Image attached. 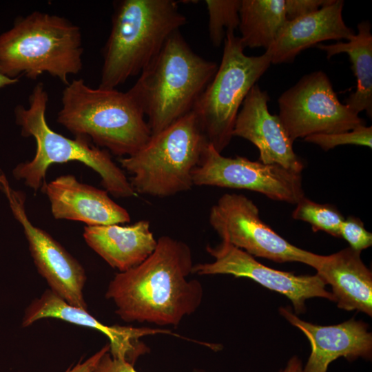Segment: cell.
Returning a JSON list of instances; mask_svg holds the SVG:
<instances>
[{"mask_svg":"<svg viewBox=\"0 0 372 372\" xmlns=\"http://www.w3.org/2000/svg\"><path fill=\"white\" fill-rule=\"evenodd\" d=\"M193 266L185 242L162 236L143 262L116 274L105 297L114 302L116 313L125 322L177 326L203 300L201 283L188 279Z\"/></svg>","mask_w":372,"mask_h":372,"instance_id":"6da1fadb","label":"cell"},{"mask_svg":"<svg viewBox=\"0 0 372 372\" xmlns=\"http://www.w3.org/2000/svg\"><path fill=\"white\" fill-rule=\"evenodd\" d=\"M218 65L195 53L174 32L127 92L148 118L152 135L192 111Z\"/></svg>","mask_w":372,"mask_h":372,"instance_id":"7a4b0ae2","label":"cell"},{"mask_svg":"<svg viewBox=\"0 0 372 372\" xmlns=\"http://www.w3.org/2000/svg\"><path fill=\"white\" fill-rule=\"evenodd\" d=\"M113 5L99 85L106 89L141 74L169 36L187 23L173 0H120Z\"/></svg>","mask_w":372,"mask_h":372,"instance_id":"3957f363","label":"cell"},{"mask_svg":"<svg viewBox=\"0 0 372 372\" xmlns=\"http://www.w3.org/2000/svg\"><path fill=\"white\" fill-rule=\"evenodd\" d=\"M48 103V92L43 83L39 82L29 96L28 107L19 105L14 109L21 135L32 136L36 142L35 155L31 161L19 163L14 167V178L37 192L45 182L46 172L51 165L79 161L100 175L101 185L113 196H136L130 180L112 161L108 151L94 146L87 137L69 138L50 127L45 117Z\"/></svg>","mask_w":372,"mask_h":372,"instance_id":"277c9868","label":"cell"},{"mask_svg":"<svg viewBox=\"0 0 372 372\" xmlns=\"http://www.w3.org/2000/svg\"><path fill=\"white\" fill-rule=\"evenodd\" d=\"M56 121L120 158L136 153L152 136L144 114L127 92L93 88L81 78L63 90Z\"/></svg>","mask_w":372,"mask_h":372,"instance_id":"5b68a950","label":"cell"},{"mask_svg":"<svg viewBox=\"0 0 372 372\" xmlns=\"http://www.w3.org/2000/svg\"><path fill=\"white\" fill-rule=\"evenodd\" d=\"M83 54L80 28L57 14L34 11L0 34V73L11 79L48 73L66 85L82 70Z\"/></svg>","mask_w":372,"mask_h":372,"instance_id":"8992f818","label":"cell"},{"mask_svg":"<svg viewBox=\"0 0 372 372\" xmlns=\"http://www.w3.org/2000/svg\"><path fill=\"white\" fill-rule=\"evenodd\" d=\"M208 143L191 111L118 161L132 174L129 180L136 194L169 197L192 189V172Z\"/></svg>","mask_w":372,"mask_h":372,"instance_id":"52a82bcc","label":"cell"},{"mask_svg":"<svg viewBox=\"0 0 372 372\" xmlns=\"http://www.w3.org/2000/svg\"><path fill=\"white\" fill-rule=\"evenodd\" d=\"M223 41L220 64L192 110L208 143L219 153L233 138L246 96L271 64L266 51L260 56H247L234 31H226Z\"/></svg>","mask_w":372,"mask_h":372,"instance_id":"ba28073f","label":"cell"},{"mask_svg":"<svg viewBox=\"0 0 372 372\" xmlns=\"http://www.w3.org/2000/svg\"><path fill=\"white\" fill-rule=\"evenodd\" d=\"M209 222L222 240L254 257L277 262H298L316 270L324 256L300 249L264 223L256 204L243 194H225L209 212Z\"/></svg>","mask_w":372,"mask_h":372,"instance_id":"9c48e42d","label":"cell"},{"mask_svg":"<svg viewBox=\"0 0 372 372\" xmlns=\"http://www.w3.org/2000/svg\"><path fill=\"white\" fill-rule=\"evenodd\" d=\"M279 118L290 139L350 131L364 124L342 103L328 76L318 70L304 75L278 99Z\"/></svg>","mask_w":372,"mask_h":372,"instance_id":"30bf717a","label":"cell"},{"mask_svg":"<svg viewBox=\"0 0 372 372\" xmlns=\"http://www.w3.org/2000/svg\"><path fill=\"white\" fill-rule=\"evenodd\" d=\"M192 180L194 185L247 189L290 204L304 197L300 173L243 156L226 157L209 143L192 172Z\"/></svg>","mask_w":372,"mask_h":372,"instance_id":"8fae6325","label":"cell"},{"mask_svg":"<svg viewBox=\"0 0 372 372\" xmlns=\"http://www.w3.org/2000/svg\"><path fill=\"white\" fill-rule=\"evenodd\" d=\"M0 190L22 226L34 263L50 289L69 304L87 309L83 293L86 274L83 266L48 232L31 223L25 211V194L14 189L1 171Z\"/></svg>","mask_w":372,"mask_h":372,"instance_id":"7c38bea8","label":"cell"},{"mask_svg":"<svg viewBox=\"0 0 372 372\" xmlns=\"http://www.w3.org/2000/svg\"><path fill=\"white\" fill-rule=\"evenodd\" d=\"M206 250L214 260L194 265L192 273L228 274L236 278L252 279L262 286L287 297L297 313L304 311V302L311 298H323L335 302L333 295L325 289L327 285L317 273L297 276L291 272L272 269L224 240L215 247L207 245Z\"/></svg>","mask_w":372,"mask_h":372,"instance_id":"4fadbf2b","label":"cell"},{"mask_svg":"<svg viewBox=\"0 0 372 372\" xmlns=\"http://www.w3.org/2000/svg\"><path fill=\"white\" fill-rule=\"evenodd\" d=\"M49 318L102 333L110 341L108 344L111 356L125 360L132 365H134L141 355L149 352L148 347L140 340L142 337L162 333L182 338L167 329L105 324L92 316L87 309L69 304L50 289L32 301L26 308L22 326L26 327L39 320Z\"/></svg>","mask_w":372,"mask_h":372,"instance_id":"5bb4252c","label":"cell"},{"mask_svg":"<svg viewBox=\"0 0 372 372\" xmlns=\"http://www.w3.org/2000/svg\"><path fill=\"white\" fill-rule=\"evenodd\" d=\"M270 100L267 91L256 83L249 90L238 113L233 136L245 138L259 151V161L274 164L296 173H302L304 163L295 153L278 114L268 110Z\"/></svg>","mask_w":372,"mask_h":372,"instance_id":"9a60e30c","label":"cell"},{"mask_svg":"<svg viewBox=\"0 0 372 372\" xmlns=\"http://www.w3.org/2000/svg\"><path fill=\"white\" fill-rule=\"evenodd\" d=\"M41 190L48 198L55 219L81 221L87 226L130 222L128 211L116 203L106 190L79 182L72 174L45 182Z\"/></svg>","mask_w":372,"mask_h":372,"instance_id":"2e32d148","label":"cell"},{"mask_svg":"<svg viewBox=\"0 0 372 372\" xmlns=\"http://www.w3.org/2000/svg\"><path fill=\"white\" fill-rule=\"evenodd\" d=\"M280 313L302 331L311 344V352L303 372H327L329 364L340 357L349 360L371 358V333L362 321L351 319L321 326L300 320L289 307H280Z\"/></svg>","mask_w":372,"mask_h":372,"instance_id":"e0dca14e","label":"cell"},{"mask_svg":"<svg viewBox=\"0 0 372 372\" xmlns=\"http://www.w3.org/2000/svg\"><path fill=\"white\" fill-rule=\"evenodd\" d=\"M344 1H332L310 14L287 21L277 39L266 50L273 64L292 63L303 50L327 40L350 39L355 32L342 17Z\"/></svg>","mask_w":372,"mask_h":372,"instance_id":"ac0fdd59","label":"cell"},{"mask_svg":"<svg viewBox=\"0 0 372 372\" xmlns=\"http://www.w3.org/2000/svg\"><path fill=\"white\" fill-rule=\"evenodd\" d=\"M87 245L112 268L126 271L143 262L154 251L157 240L148 220L133 224L85 226Z\"/></svg>","mask_w":372,"mask_h":372,"instance_id":"d6986e66","label":"cell"},{"mask_svg":"<svg viewBox=\"0 0 372 372\" xmlns=\"http://www.w3.org/2000/svg\"><path fill=\"white\" fill-rule=\"evenodd\" d=\"M361 251L350 247L329 256L316 269L330 285L338 307L372 316V273L360 258Z\"/></svg>","mask_w":372,"mask_h":372,"instance_id":"ffe728a7","label":"cell"},{"mask_svg":"<svg viewBox=\"0 0 372 372\" xmlns=\"http://www.w3.org/2000/svg\"><path fill=\"white\" fill-rule=\"evenodd\" d=\"M358 34L347 42L318 44L329 59L334 55L346 53L351 62V69L356 78V89L345 101V105L356 114L365 111L372 116V34L371 25L367 20L358 24Z\"/></svg>","mask_w":372,"mask_h":372,"instance_id":"44dd1931","label":"cell"},{"mask_svg":"<svg viewBox=\"0 0 372 372\" xmlns=\"http://www.w3.org/2000/svg\"><path fill=\"white\" fill-rule=\"evenodd\" d=\"M239 30L242 46L267 50L287 21L285 0H241Z\"/></svg>","mask_w":372,"mask_h":372,"instance_id":"7402d4cb","label":"cell"},{"mask_svg":"<svg viewBox=\"0 0 372 372\" xmlns=\"http://www.w3.org/2000/svg\"><path fill=\"white\" fill-rule=\"evenodd\" d=\"M295 220L311 225L313 231H324L334 237H340V226L344 217L331 204H320L303 197L292 212Z\"/></svg>","mask_w":372,"mask_h":372,"instance_id":"603a6c76","label":"cell"},{"mask_svg":"<svg viewBox=\"0 0 372 372\" xmlns=\"http://www.w3.org/2000/svg\"><path fill=\"white\" fill-rule=\"evenodd\" d=\"M209 15L208 32L215 47L220 45L227 30L234 31L240 23V0H206Z\"/></svg>","mask_w":372,"mask_h":372,"instance_id":"cb8c5ba5","label":"cell"},{"mask_svg":"<svg viewBox=\"0 0 372 372\" xmlns=\"http://www.w3.org/2000/svg\"><path fill=\"white\" fill-rule=\"evenodd\" d=\"M327 151L338 145H356L372 147V127L360 125L354 129L340 133L316 134L304 138Z\"/></svg>","mask_w":372,"mask_h":372,"instance_id":"d4e9b609","label":"cell"},{"mask_svg":"<svg viewBox=\"0 0 372 372\" xmlns=\"http://www.w3.org/2000/svg\"><path fill=\"white\" fill-rule=\"evenodd\" d=\"M340 237L345 239L350 247L362 251L372 245V234L368 231L362 221L351 216L344 219L340 226Z\"/></svg>","mask_w":372,"mask_h":372,"instance_id":"484cf974","label":"cell"},{"mask_svg":"<svg viewBox=\"0 0 372 372\" xmlns=\"http://www.w3.org/2000/svg\"><path fill=\"white\" fill-rule=\"evenodd\" d=\"M331 1L332 0H285L287 21L313 13Z\"/></svg>","mask_w":372,"mask_h":372,"instance_id":"4316f807","label":"cell"},{"mask_svg":"<svg viewBox=\"0 0 372 372\" xmlns=\"http://www.w3.org/2000/svg\"><path fill=\"white\" fill-rule=\"evenodd\" d=\"M91 372H137L134 365L125 360L114 358L110 351L106 352L99 360Z\"/></svg>","mask_w":372,"mask_h":372,"instance_id":"83f0119b","label":"cell"},{"mask_svg":"<svg viewBox=\"0 0 372 372\" xmlns=\"http://www.w3.org/2000/svg\"><path fill=\"white\" fill-rule=\"evenodd\" d=\"M107 351H110L109 344L103 347L85 361L79 362L74 366H70L65 372H91L98 363L100 358Z\"/></svg>","mask_w":372,"mask_h":372,"instance_id":"f1b7e54d","label":"cell"},{"mask_svg":"<svg viewBox=\"0 0 372 372\" xmlns=\"http://www.w3.org/2000/svg\"><path fill=\"white\" fill-rule=\"evenodd\" d=\"M280 372H303L301 361L297 357L291 358L285 368Z\"/></svg>","mask_w":372,"mask_h":372,"instance_id":"f546056e","label":"cell"},{"mask_svg":"<svg viewBox=\"0 0 372 372\" xmlns=\"http://www.w3.org/2000/svg\"><path fill=\"white\" fill-rule=\"evenodd\" d=\"M19 81V79H11L0 73V89L10 85H13Z\"/></svg>","mask_w":372,"mask_h":372,"instance_id":"4dcf8cb0","label":"cell"},{"mask_svg":"<svg viewBox=\"0 0 372 372\" xmlns=\"http://www.w3.org/2000/svg\"><path fill=\"white\" fill-rule=\"evenodd\" d=\"M194 372H204V371H200V370H196V371H194Z\"/></svg>","mask_w":372,"mask_h":372,"instance_id":"1f68e13d","label":"cell"}]
</instances>
